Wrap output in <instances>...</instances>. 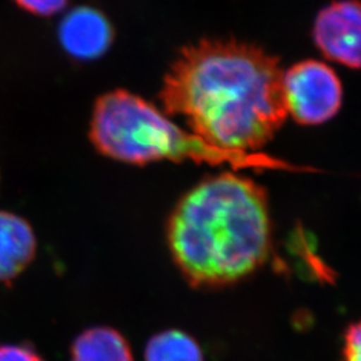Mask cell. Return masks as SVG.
<instances>
[{
    "label": "cell",
    "mask_w": 361,
    "mask_h": 361,
    "mask_svg": "<svg viewBox=\"0 0 361 361\" xmlns=\"http://www.w3.org/2000/svg\"><path fill=\"white\" fill-rule=\"evenodd\" d=\"M344 361H361L360 324H350L344 334Z\"/></svg>",
    "instance_id": "obj_11"
},
{
    "label": "cell",
    "mask_w": 361,
    "mask_h": 361,
    "mask_svg": "<svg viewBox=\"0 0 361 361\" xmlns=\"http://www.w3.org/2000/svg\"><path fill=\"white\" fill-rule=\"evenodd\" d=\"M90 140L101 154L133 165L188 159L234 169L298 170L259 152L217 149L192 131L180 129L153 104L126 90L110 91L98 98L91 116Z\"/></svg>",
    "instance_id": "obj_3"
},
{
    "label": "cell",
    "mask_w": 361,
    "mask_h": 361,
    "mask_svg": "<svg viewBox=\"0 0 361 361\" xmlns=\"http://www.w3.org/2000/svg\"><path fill=\"white\" fill-rule=\"evenodd\" d=\"M37 255V238L20 216L0 210V283L18 277Z\"/></svg>",
    "instance_id": "obj_7"
},
{
    "label": "cell",
    "mask_w": 361,
    "mask_h": 361,
    "mask_svg": "<svg viewBox=\"0 0 361 361\" xmlns=\"http://www.w3.org/2000/svg\"><path fill=\"white\" fill-rule=\"evenodd\" d=\"M68 0H15L27 13L37 16H51L62 11Z\"/></svg>",
    "instance_id": "obj_10"
},
{
    "label": "cell",
    "mask_w": 361,
    "mask_h": 361,
    "mask_svg": "<svg viewBox=\"0 0 361 361\" xmlns=\"http://www.w3.org/2000/svg\"><path fill=\"white\" fill-rule=\"evenodd\" d=\"M284 71L276 56L235 39H204L185 47L159 92L166 116L228 152L258 153L288 116Z\"/></svg>",
    "instance_id": "obj_1"
},
{
    "label": "cell",
    "mask_w": 361,
    "mask_h": 361,
    "mask_svg": "<svg viewBox=\"0 0 361 361\" xmlns=\"http://www.w3.org/2000/svg\"><path fill=\"white\" fill-rule=\"evenodd\" d=\"M71 361H134L129 343L116 329L91 328L77 337Z\"/></svg>",
    "instance_id": "obj_8"
},
{
    "label": "cell",
    "mask_w": 361,
    "mask_h": 361,
    "mask_svg": "<svg viewBox=\"0 0 361 361\" xmlns=\"http://www.w3.org/2000/svg\"><path fill=\"white\" fill-rule=\"evenodd\" d=\"M145 361H204V355L193 337L170 329L150 338Z\"/></svg>",
    "instance_id": "obj_9"
},
{
    "label": "cell",
    "mask_w": 361,
    "mask_h": 361,
    "mask_svg": "<svg viewBox=\"0 0 361 361\" xmlns=\"http://www.w3.org/2000/svg\"><path fill=\"white\" fill-rule=\"evenodd\" d=\"M283 92L288 116L305 126L328 122L343 104V85L335 70L312 59L284 71Z\"/></svg>",
    "instance_id": "obj_4"
},
{
    "label": "cell",
    "mask_w": 361,
    "mask_h": 361,
    "mask_svg": "<svg viewBox=\"0 0 361 361\" xmlns=\"http://www.w3.org/2000/svg\"><path fill=\"white\" fill-rule=\"evenodd\" d=\"M113 27L104 13L91 7H78L67 13L59 26L61 44L78 61L102 56L113 43Z\"/></svg>",
    "instance_id": "obj_6"
},
{
    "label": "cell",
    "mask_w": 361,
    "mask_h": 361,
    "mask_svg": "<svg viewBox=\"0 0 361 361\" xmlns=\"http://www.w3.org/2000/svg\"><path fill=\"white\" fill-rule=\"evenodd\" d=\"M0 361H43V359L27 345H1Z\"/></svg>",
    "instance_id": "obj_12"
},
{
    "label": "cell",
    "mask_w": 361,
    "mask_h": 361,
    "mask_svg": "<svg viewBox=\"0 0 361 361\" xmlns=\"http://www.w3.org/2000/svg\"><path fill=\"white\" fill-rule=\"evenodd\" d=\"M168 244L193 286L214 288L245 279L271 252L265 189L229 171L200 182L171 212Z\"/></svg>",
    "instance_id": "obj_2"
},
{
    "label": "cell",
    "mask_w": 361,
    "mask_h": 361,
    "mask_svg": "<svg viewBox=\"0 0 361 361\" xmlns=\"http://www.w3.org/2000/svg\"><path fill=\"white\" fill-rule=\"evenodd\" d=\"M360 4L337 0L323 8L313 25V40L328 59L357 70L360 67Z\"/></svg>",
    "instance_id": "obj_5"
}]
</instances>
